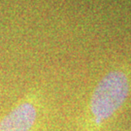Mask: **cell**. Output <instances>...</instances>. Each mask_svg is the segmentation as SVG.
I'll list each match as a JSON object with an SVG mask.
<instances>
[{
	"instance_id": "1",
	"label": "cell",
	"mask_w": 131,
	"mask_h": 131,
	"mask_svg": "<svg viewBox=\"0 0 131 131\" xmlns=\"http://www.w3.org/2000/svg\"><path fill=\"white\" fill-rule=\"evenodd\" d=\"M129 92L127 76L122 71H112L97 84L91 97V112L96 122L111 117L126 99Z\"/></svg>"
},
{
	"instance_id": "2",
	"label": "cell",
	"mask_w": 131,
	"mask_h": 131,
	"mask_svg": "<svg viewBox=\"0 0 131 131\" xmlns=\"http://www.w3.org/2000/svg\"><path fill=\"white\" fill-rule=\"evenodd\" d=\"M36 109L24 102L15 108L0 122V131H29L36 119Z\"/></svg>"
}]
</instances>
